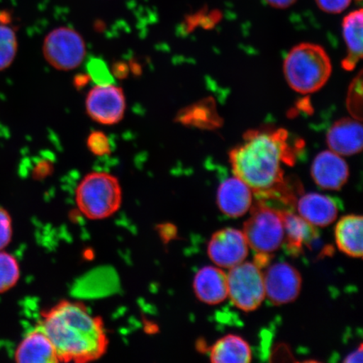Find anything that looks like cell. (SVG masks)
Masks as SVG:
<instances>
[{"instance_id":"obj_17","label":"cell","mask_w":363,"mask_h":363,"mask_svg":"<svg viewBox=\"0 0 363 363\" xmlns=\"http://www.w3.org/2000/svg\"><path fill=\"white\" fill-rule=\"evenodd\" d=\"M362 9L348 13L344 18L342 31L347 52L342 62L345 70L352 71L362 57Z\"/></svg>"},{"instance_id":"obj_16","label":"cell","mask_w":363,"mask_h":363,"mask_svg":"<svg viewBox=\"0 0 363 363\" xmlns=\"http://www.w3.org/2000/svg\"><path fill=\"white\" fill-rule=\"evenodd\" d=\"M194 290L201 302L218 305L228 297L227 275L218 267H204L194 277Z\"/></svg>"},{"instance_id":"obj_10","label":"cell","mask_w":363,"mask_h":363,"mask_svg":"<svg viewBox=\"0 0 363 363\" xmlns=\"http://www.w3.org/2000/svg\"><path fill=\"white\" fill-rule=\"evenodd\" d=\"M248 249L242 231L226 228L213 235L208 242V254L217 266L230 269L246 259Z\"/></svg>"},{"instance_id":"obj_12","label":"cell","mask_w":363,"mask_h":363,"mask_svg":"<svg viewBox=\"0 0 363 363\" xmlns=\"http://www.w3.org/2000/svg\"><path fill=\"white\" fill-rule=\"evenodd\" d=\"M252 190L238 177L222 182L217 191V204L227 216L238 218L247 214L252 204Z\"/></svg>"},{"instance_id":"obj_4","label":"cell","mask_w":363,"mask_h":363,"mask_svg":"<svg viewBox=\"0 0 363 363\" xmlns=\"http://www.w3.org/2000/svg\"><path fill=\"white\" fill-rule=\"evenodd\" d=\"M75 201L79 211L88 219H107L115 215L121 206L120 182L108 172H91L77 187Z\"/></svg>"},{"instance_id":"obj_6","label":"cell","mask_w":363,"mask_h":363,"mask_svg":"<svg viewBox=\"0 0 363 363\" xmlns=\"http://www.w3.org/2000/svg\"><path fill=\"white\" fill-rule=\"evenodd\" d=\"M226 275L228 296L235 307L250 312L262 305L265 289L260 267L256 263L243 262L231 267Z\"/></svg>"},{"instance_id":"obj_18","label":"cell","mask_w":363,"mask_h":363,"mask_svg":"<svg viewBox=\"0 0 363 363\" xmlns=\"http://www.w3.org/2000/svg\"><path fill=\"white\" fill-rule=\"evenodd\" d=\"M362 224L361 216H347L335 227V242L340 252L352 257H362Z\"/></svg>"},{"instance_id":"obj_11","label":"cell","mask_w":363,"mask_h":363,"mask_svg":"<svg viewBox=\"0 0 363 363\" xmlns=\"http://www.w3.org/2000/svg\"><path fill=\"white\" fill-rule=\"evenodd\" d=\"M311 175L320 188L337 191L347 184L349 167L342 156L325 151L318 154L313 162Z\"/></svg>"},{"instance_id":"obj_19","label":"cell","mask_w":363,"mask_h":363,"mask_svg":"<svg viewBox=\"0 0 363 363\" xmlns=\"http://www.w3.org/2000/svg\"><path fill=\"white\" fill-rule=\"evenodd\" d=\"M284 240L286 246L293 255H298L303 246L316 239L317 231L301 216L290 211L283 212Z\"/></svg>"},{"instance_id":"obj_1","label":"cell","mask_w":363,"mask_h":363,"mask_svg":"<svg viewBox=\"0 0 363 363\" xmlns=\"http://www.w3.org/2000/svg\"><path fill=\"white\" fill-rule=\"evenodd\" d=\"M51 340L59 362L84 363L106 353L108 338L101 317L83 303L62 301L43 312L38 325Z\"/></svg>"},{"instance_id":"obj_7","label":"cell","mask_w":363,"mask_h":363,"mask_svg":"<svg viewBox=\"0 0 363 363\" xmlns=\"http://www.w3.org/2000/svg\"><path fill=\"white\" fill-rule=\"evenodd\" d=\"M43 55L50 65L61 71L80 66L86 56L84 40L69 27H58L44 40Z\"/></svg>"},{"instance_id":"obj_5","label":"cell","mask_w":363,"mask_h":363,"mask_svg":"<svg viewBox=\"0 0 363 363\" xmlns=\"http://www.w3.org/2000/svg\"><path fill=\"white\" fill-rule=\"evenodd\" d=\"M248 246L258 254L269 255L284 244L283 212L263 203L252 208L242 231Z\"/></svg>"},{"instance_id":"obj_13","label":"cell","mask_w":363,"mask_h":363,"mask_svg":"<svg viewBox=\"0 0 363 363\" xmlns=\"http://www.w3.org/2000/svg\"><path fill=\"white\" fill-rule=\"evenodd\" d=\"M361 121L344 118L330 127L326 140L330 151L340 156H352L362 150V125Z\"/></svg>"},{"instance_id":"obj_20","label":"cell","mask_w":363,"mask_h":363,"mask_svg":"<svg viewBox=\"0 0 363 363\" xmlns=\"http://www.w3.org/2000/svg\"><path fill=\"white\" fill-rule=\"evenodd\" d=\"M210 357L215 363H248L252 354L246 340L238 335H227L213 345Z\"/></svg>"},{"instance_id":"obj_26","label":"cell","mask_w":363,"mask_h":363,"mask_svg":"<svg viewBox=\"0 0 363 363\" xmlns=\"http://www.w3.org/2000/svg\"><path fill=\"white\" fill-rule=\"evenodd\" d=\"M12 235L11 217L6 210L0 208V251L11 243Z\"/></svg>"},{"instance_id":"obj_8","label":"cell","mask_w":363,"mask_h":363,"mask_svg":"<svg viewBox=\"0 0 363 363\" xmlns=\"http://www.w3.org/2000/svg\"><path fill=\"white\" fill-rule=\"evenodd\" d=\"M126 108L123 90L113 84L97 85L86 99L91 119L102 125H115L122 120Z\"/></svg>"},{"instance_id":"obj_24","label":"cell","mask_w":363,"mask_h":363,"mask_svg":"<svg viewBox=\"0 0 363 363\" xmlns=\"http://www.w3.org/2000/svg\"><path fill=\"white\" fill-rule=\"evenodd\" d=\"M88 75L97 85L113 84V76L106 62L101 58H92L87 65Z\"/></svg>"},{"instance_id":"obj_22","label":"cell","mask_w":363,"mask_h":363,"mask_svg":"<svg viewBox=\"0 0 363 363\" xmlns=\"http://www.w3.org/2000/svg\"><path fill=\"white\" fill-rule=\"evenodd\" d=\"M21 277L19 263L15 257L0 252V293H4L15 286Z\"/></svg>"},{"instance_id":"obj_27","label":"cell","mask_w":363,"mask_h":363,"mask_svg":"<svg viewBox=\"0 0 363 363\" xmlns=\"http://www.w3.org/2000/svg\"><path fill=\"white\" fill-rule=\"evenodd\" d=\"M320 10L328 13H340L346 11L352 0H315Z\"/></svg>"},{"instance_id":"obj_21","label":"cell","mask_w":363,"mask_h":363,"mask_svg":"<svg viewBox=\"0 0 363 363\" xmlns=\"http://www.w3.org/2000/svg\"><path fill=\"white\" fill-rule=\"evenodd\" d=\"M17 49L16 31L8 25L0 24V71L6 69L12 65Z\"/></svg>"},{"instance_id":"obj_29","label":"cell","mask_w":363,"mask_h":363,"mask_svg":"<svg viewBox=\"0 0 363 363\" xmlns=\"http://www.w3.org/2000/svg\"><path fill=\"white\" fill-rule=\"evenodd\" d=\"M345 363H361L362 362V346L360 345V347L357 349L356 351H354L348 355L346 359L344 360Z\"/></svg>"},{"instance_id":"obj_28","label":"cell","mask_w":363,"mask_h":363,"mask_svg":"<svg viewBox=\"0 0 363 363\" xmlns=\"http://www.w3.org/2000/svg\"><path fill=\"white\" fill-rule=\"evenodd\" d=\"M265 1L272 8L284 10V9L294 6L297 2V0H265Z\"/></svg>"},{"instance_id":"obj_2","label":"cell","mask_w":363,"mask_h":363,"mask_svg":"<svg viewBox=\"0 0 363 363\" xmlns=\"http://www.w3.org/2000/svg\"><path fill=\"white\" fill-rule=\"evenodd\" d=\"M243 139L244 143L230 152L235 176L256 194L282 184V164H294L298 148L289 143L288 131L252 130Z\"/></svg>"},{"instance_id":"obj_3","label":"cell","mask_w":363,"mask_h":363,"mask_svg":"<svg viewBox=\"0 0 363 363\" xmlns=\"http://www.w3.org/2000/svg\"><path fill=\"white\" fill-rule=\"evenodd\" d=\"M286 81L295 92L311 94L328 83L333 65L325 50L320 45L301 43L291 49L284 62Z\"/></svg>"},{"instance_id":"obj_15","label":"cell","mask_w":363,"mask_h":363,"mask_svg":"<svg viewBox=\"0 0 363 363\" xmlns=\"http://www.w3.org/2000/svg\"><path fill=\"white\" fill-rule=\"evenodd\" d=\"M298 216L312 225L325 227L337 219L339 208L335 199L326 195L311 193L297 202Z\"/></svg>"},{"instance_id":"obj_23","label":"cell","mask_w":363,"mask_h":363,"mask_svg":"<svg viewBox=\"0 0 363 363\" xmlns=\"http://www.w3.org/2000/svg\"><path fill=\"white\" fill-rule=\"evenodd\" d=\"M362 74L360 72L359 75L352 81L349 89L347 97V108L352 118L358 121H362Z\"/></svg>"},{"instance_id":"obj_30","label":"cell","mask_w":363,"mask_h":363,"mask_svg":"<svg viewBox=\"0 0 363 363\" xmlns=\"http://www.w3.org/2000/svg\"><path fill=\"white\" fill-rule=\"evenodd\" d=\"M89 75H81V76H78L77 77V78L75 79V85L77 86V87L78 88H83L84 87V86L86 84H88V82L89 80Z\"/></svg>"},{"instance_id":"obj_25","label":"cell","mask_w":363,"mask_h":363,"mask_svg":"<svg viewBox=\"0 0 363 363\" xmlns=\"http://www.w3.org/2000/svg\"><path fill=\"white\" fill-rule=\"evenodd\" d=\"M87 146L94 155L104 156L111 153V144L108 136L102 131H94L89 135Z\"/></svg>"},{"instance_id":"obj_9","label":"cell","mask_w":363,"mask_h":363,"mask_svg":"<svg viewBox=\"0 0 363 363\" xmlns=\"http://www.w3.org/2000/svg\"><path fill=\"white\" fill-rule=\"evenodd\" d=\"M265 297L276 306L291 303L301 293V274L287 262L272 264L263 274Z\"/></svg>"},{"instance_id":"obj_14","label":"cell","mask_w":363,"mask_h":363,"mask_svg":"<svg viewBox=\"0 0 363 363\" xmlns=\"http://www.w3.org/2000/svg\"><path fill=\"white\" fill-rule=\"evenodd\" d=\"M15 358L19 363L60 362L51 340L39 325L21 340L16 349Z\"/></svg>"}]
</instances>
